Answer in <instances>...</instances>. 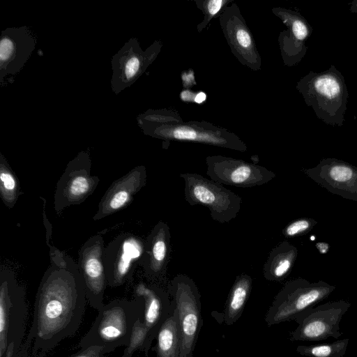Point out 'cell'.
Wrapping results in <instances>:
<instances>
[{
    "label": "cell",
    "instance_id": "1",
    "mask_svg": "<svg viewBox=\"0 0 357 357\" xmlns=\"http://www.w3.org/2000/svg\"><path fill=\"white\" fill-rule=\"evenodd\" d=\"M296 88L318 119L333 126L343 125L349 93L344 77L335 66L308 73Z\"/></svg>",
    "mask_w": 357,
    "mask_h": 357
},
{
    "label": "cell",
    "instance_id": "2",
    "mask_svg": "<svg viewBox=\"0 0 357 357\" xmlns=\"http://www.w3.org/2000/svg\"><path fill=\"white\" fill-rule=\"evenodd\" d=\"M335 289L323 280L310 282L298 278L287 282L275 296L265 316L268 326L294 320L306 309L327 298Z\"/></svg>",
    "mask_w": 357,
    "mask_h": 357
},
{
    "label": "cell",
    "instance_id": "3",
    "mask_svg": "<svg viewBox=\"0 0 357 357\" xmlns=\"http://www.w3.org/2000/svg\"><path fill=\"white\" fill-rule=\"evenodd\" d=\"M138 126L145 135L159 139L199 143L241 152L248 150L246 144L236 135L206 121Z\"/></svg>",
    "mask_w": 357,
    "mask_h": 357
},
{
    "label": "cell",
    "instance_id": "4",
    "mask_svg": "<svg viewBox=\"0 0 357 357\" xmlns=\"http://www.w3.org/2000/svg\"><path fill=\"white\" fill-rule=\"evenodd\" d=\"M180 177L184 181L185 199L190 205L206 207L211 218L222 224L238 215L242 198L224 185L195 173H183Z\"/></svg>",
    "mask_w": 357,
    "mask_h": 357
},
{
    "label": "cell",
    "instance_id": "5",
    "mask_svg": "<svg viewBox=\"0 0 357 357\" xmlns=\"http://www.w3.org/2000/svg\"><path fill=\"white\" fill-rule=\"evenodd\" d=\"M180 326L181 345L179 357H193V351L202 325L200 294L195 282L188 275L179 274L170 282Z\"/></svg>",
    "mask_w": 357,
    "mask_h": 357
},
{
    "label": "cell",
    "instance_id": "6",
    "mask_svg": "<svg viewBox=\"0 0 357 357\" xmlns=\"http://www.w3.org/2000/svg\"><path fill=\"white\" fill-rule=\"evenodd\" d=\"M351 303L345 300L329 301L312 306L294 321L298 326L290 333L291 341H321L342 335L340 321Z\"/></svg>",
    "mask_w": 357,
    "mask_h": 357
},
{
    "label": "cell",
    "instance_id": "7",
    "mask_svg": "<svg viewBox=\"0 0 357 357\" xmlns=\"http://www.w3.org/2000/svg\"><path fill=\"white\" fill-rule=\"evenodd\" d=\"M91 168L90 154L86 151L67 164L54 193V208L58 215L66 208L83 203L95 191L100 178L91 174Z\"/></svg>",
    "mask_w": 357,
    "mask_h": 357
},
{
    "label": "cell",
    "instance_id": "8",
    "mask_svg": "<svg viewBox=\"0 0 357 357\" xmlns=\"http://www.w3.org/2000/svg\"><path fill=\"white\" fill-rule=\"evenodd\" d=\"M162 47L160 40H155L144 50L137 38L125 43L111 59L112 91L117 95L133 84L155 61Z\"/></svg>",
    "mask_w": 357,
    "mask_h": 357
},
{
    "label": "cell",
    "instance_id": "9",
    "mask_svg": "<svg viewBox=\"0 0 357 357\" xmlns=\"http://www.w3.org/2000/svg\"><path fill=\"white\" fill-rule=\"evenodd\" d=\"M144 240L132 233L124 232L114 238L105 248L104 264L107 282L119 286L131 279L141 265Z\"/></svg>",
    "mask_w": 357,
    "mask_h": 357
},
{
    "label": "cell",
    "instance_id": "10",
    "mask_svg": "<svg viewBox=\"0 0 357 357\" xmlns=\"http://www.w3.org/2000/svg\"><path fill=\"white\" fill-rule=\"evenodd\" d=\"M206 174L210 179L222 185L252 188L266 184L275 174L256 163L222 155L206 158Z\"/></svg>",
    "mask_w": 357,
    "mask_h": 357
},
{
    "label": "cell",
    "instance_id": "11",
    "mask_svg": "<svg viewBox=\"0 0 357 357\" xmlns=\"http://www.w3.org/2000/svg\"><path fill=\"white\" fill-rule=\"evenodd\" d=\"M218 17L224 36L236 59L252 70H260L261 59L254 36L238 6L233 3L226 6Z\"/></svg>",
    "mask_w": 357,
    "mask_h": 357
},
{
    "label": "cell",
    "instance_id": "12",
    "mask_svg": "<svg viewBox=\"0 0 357 357\" xmlns=\"http://www.w3.org/2000/svg\"><path fill=\"white\" fill-rule=\"evenodd\" d=\"M302 172L332 194L357 202V167L353 165L326 158L315 167L303 169Z\"/></svg>",
    "mask_w": 357,
    "mask_h": 357
},
{
    "label": "cell",
    "instance_id": "13",
    "mask_svg": "<svg viewBox=\"0 0 357 357\" xmlns=\"http://www.w3.org/2000/svg\"><path fill=\"white\" fill-rule=\"evenodd\" d=\"M36 38L26 26L8 27L0 38V85L8 75L18 74L28 61L36 45Z\"/></svg>",
    "mask_w": 357,
    "mask_h": 357
},
{
    "label": "cell",
    "instance_id": "14",
    "mask_svg": "<svg viewBox=\"0 0 357 357\" xmlns=\"http://www.w3.org/2000/svg\"><path fill=\"white\" fill-rule=\"evenodd\" d=\"M272 12L287 27L278 37L283 62L287 66H295L301 61L307 52L306 40L312 34V29L296 11L277 7L273 8Z\"/></svg>",
    "mask_w": 357,
    "mask_h": 357
},
{
    "label": "cell",
    "instance_id": "15",
    "mask_svg": "<svg viewBox=\"0 0 357 357\" xmlns=\"http://www.w3.org/2000/svg\"><path fill=\"white\" fill-rule=\"evenodd\" d=\"M146 169L138 165L114 181L102 197L93 220H100L128 206L146 183Z\"/></svg>",
    "mask_w": 357,
    "mask_h": 357
},
{
    "label": "cell",
    "instance_id": "16",
    "mask_svg": "<svg viewBox=\"0 0 357 357\" xmlns=\"http://www.w3.org/2000/svg\"><path fill=\"white\" fill-rule=\"evenodd\" d=\"M105 245L102 233L91 236L81 247L77 265L86 293L91 298H100L107 282L104 264Z\"/></svg>",
    "mask_w": 357,
    "mask_h": 357
},
{
    "label": "cell",
    "instance_id": "17",
    "mask_svg": "<svg viewBox=\"0 0 357 357\" xmlns=\"http://www.w3.org/2000/svg\"><path fill=\"white\" fill-rule=\"evenodd\" d=\"M171 254L169 227L159 221L144 240V252L141 263L145 275L159 278L165 274Z\"/></svg>",
    "mask_w": 357,
    "mask_h": 357
},
{
    "label": "cell",
    "instance_id": "18",
    "mask_svg": "<svg viewBox=\"0 0 357 357\" xmlns=\"http://www.w3.org/2000/svg\"><path fill=\"white\" fill-rule=\"evenodd\" d=\"M298 257V249L282 241L272 249L264 264L263 274L268 281L281 282L291 272Z\"/></svg>",
    "mask_w": 357,
    "mask_h": 357
},
{
    "label": "cell",
    "instance_id": "19",
    "mask_svg": "<svg viewBox=\"0 0 357 357\" xmlns=\"http://www.w3.org/2000/svg\"><path fill=\"white\" fill-rule=\"evenodd\" d=\"M252 279L242 273L236 278L226 305L225 320L227 325L235 323L241 317L252 288Z\"/></svg>",
    "mask_w": 357,
    "mask_h": 357
},
{
    "label": "cell",
    "instance_id": "20",
    "mask_svg": "<svg viewBox=\"0 0 357 357\" xmlns=\"http://www.w3.org/2000/svg\"><path fill=\"white\" fill-rule=\"evenodd\" d=\"M181 345L180 326L174 308L173 314L165 321L158 334V357H179Z\"/></svg>",
    "mask_w": 357,
    "mask_h": 357
},
{
    "label": "cell",
    "instance_id": "21",
    "mask_svg": "<svg viewBox=\"0 0 357 357\" xmlns=\"http://www.w3.org/2000/svg\"><path fill=\"white\" fill-rule=\"evenodd\" d=\"M135 292L145 301V324L147 328H151L160 319L166 294L160 289L142 282L136 286Z\"/></svg>",
    "mask_w": 357,
    "mask_h": 357
},
{
    "label": "cell",
    "instance_id": "22",
    "mask_svg": "<svg viewBox=\"0 0 357 357\" xmlns=\"http://www.w3.org/2000/svg\"><path fill=\"white\" fill-rule=\"evenodd\" d=\"M22 193L18 178L3 155L0 153V195L3 204L8 208H13Z\"/></svg>",
    "mask_w": 357,
    "mask_h": 357
},
{
    "label": "cell",
    "instance_id": "23",
    "mask_svg": "<svg viewBox=\"0 0 357 357\" xmlns=\"http://www.w3.org/2000/svg\"><path fill=\"white\" fill-rule=\"evenodd\" d=\"M349 339L345 338L330 343L299 345L296 351L307 357H342L345 355Z\"/></svg>",
    "mask_w": 357,
    "mask_h": 357
},
{
    "label": "cell",
    "instance_id": "24",
    "mask_svg": "<svg viewBox=\"0 0 357 357\" xmlns=\"http://www.w3.org/2000/svg\"><path fill=\"white\" fill-rule=\"evenodd\" d=\"M232 2V0H195L197 7L204 14V20L197 26L198 32L202 33L211 20L218 17L222 10Z\"/></svg>",
    "mask_w": 357,
    "mask_h": 357
},
{
    "label": "cell",
    "instance_id": "25",
    "mask_svg": "<svg viewBox=\"0 0 357 357\" xmlns=\"http://www.w3.org/2000/svg\"><path fill=\"white\" fill-rule=\"evenodd\" d=\"M137 124H167L183 122L178 112L167 109H149L137 117Z\"/></svg>",
    "mask_w": 357,
    "mask_h": 357
},
{
    "label": "cell",
    "instance_id": "26",
    "mask_svg": "<svg viewBox=\"0 0 357 357\" xmlns=\"http://www.w3.org/2000/svg\"><path fill=\"white\" fill-rule=\"evenodd\" d=\"M318 223V222L310 218H301L289 222L282 229V234L286 238L301 236L309 233Z\"/></svg>",
    "mask_w": 357,
    "mask_h": 357
},
{
    "label": "cell",
    "instance_id": "27",
    "mask_svg": "<svg viewBox=\"0 0 357 357\" xmlns=\"http://www.w3.org/2000/svg\"><path fill=\"white\" fill-rule=\"evenodd\" d=\"M123 324L121 321L115 319H109L105 321L100 328L102 337L107 340H115L123 333Z\"/></svg>",
    "mask_w": 357,
    "mask_h": 357
},
{
    "label": "cell",
    "instance_id": "28",
    "mask_svg": "<svg viewBox=\"0 0 357 357\" xmlns=\"http://www.w3.org/2000/svg\"><path fill=\"white\" fill-rule=\"evenodd\" d=\"M43 200V219L46 229V244L50 248V259H57L62 257L65 253L60 251L52 244V225L47 218L45 213L46 199L40 196Z\"/></svg>",
    "mask_w": 357,
    "mask_h": 357
},
{
    "label": "cell",
    "instance_id": "29",
    "mask_svg": "<svg viewBox=\"0 0 357 357\" xmlns=\"http://www.w3.org/2000/svg\"><path fill=\"white\" fill-rule=\"evenodd\" d=\"M183 86L185 88L190 87L196 84L194 77L193 70L190 72H183L181 75Z\"/></svg>",
    "mask_w": 357,
    "mask_h": 357
},
{
    "label": "cell",
    "instance_id": "30",
    "mask_svg": "<svg viewBox=\"0 0 357 357\" xmlns=\"http://www.w3.org/2000/svg\"><path fill=\"white\" fill-rule=\"evenodd\" d=\"M195 95H196V93H195L194 92L191 91L189 89H186V90H183L181 93L180 97L183 101L194 102Z\"/></svg>",
    "mask_w": 357,
    "mask_h": 357
},
{
    "label": "cell",
    "instance_id": "31",
    "mask_svg": "<svg viewBox=\"0 0 357 357\" xmlns=\"http://www.w3.org/2000/svg\"><path fill=\"white\" fill-rule=\"evenodd\" d=\"M315 246L321 254H326L330 248V245L326 242H317Z\"/></svg>",
    "mask_w": 357,
    "mask_h": 357
},
{
    "label": "cell",
    "instance_id": "32",
    "mask_svg": "<svg viewBox=\"0 0 357 357\" xmlns=\"http://www.w3.org/2000/svg\"><path fill=\"white\" fill-rule=\"evenodd\" d=\"M206 95L205 93L200 91L196 93L194 102L198 104H201L206 100Z\"/></svg>",
    "mask_w": 357,
    "mask_h": 357
},
{
    "label": "cell",
    "instance_id": "33",
    "mask_svg": "<svg viewBox=\"0 0 357 357\" xmlns=\"http://www.w3.org/2000/svg\"><path fill=\"white\" fill-rule=\"evenodd\" d=\"M351 10L353 13H357V1L352 2L351 6Z\"/></svg>",
    "mask_w": 357,
    "mask_h": 357
},
{
    "label": "cell",
    "instance_id": "34",
    "mask_svg": "<svg viewBox=\"0 0 357 357\" xmlns=\"http://www.w3.org/2000/svg\"><path fill=\"white\" fill-rule=\"evenodd\" d=\"M77 357H87V356H77Z\"/></svg>",
    "mask_w": 357,
    "mask_h": 357
}]
</instances>
